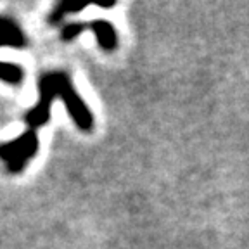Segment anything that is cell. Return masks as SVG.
I'll return each mask as SVG.
<instances>
[{
	"instance_id": "obj_1",
	"label": "cell",
	"mask_w": 249,
	"mask_h": 249,
	"mask_svg": "<svg viewBox=\"0 0 249 249\" xmlns=\"http://www.w3.org/2000/svg\"><path fill=\"white\" fill-rule=\"evenodd\" d=\"M54 99H61L68 109V114L82 132H90L93 126V114L87 102L74 90L71 76L66 71H49L38 78V102L24 114L28 130H38L45 126L51 118V106Z\"/></svg>"
},
{
	"instance_id": "obj_2",
	"label": "cell",
	"mask_w": 249,
	"mask_h": 249,
	"mask_svg": "<svg viewBox=\"0 0 249 249\" xmlns=\"http://www.w3.org/2000/svg\"><path fill=\"white\" fill-rule=\"evenodd\" d=\"M40 147V140L35 130H28L21 133L18 139L0 144V160L7 163L11 173H21L28 163L36 156Z\"/></svg>"
},
{
	"instance_id": "obj_3",
	"label": "cell",
	"mask_w": 249,
	"mask_h": 249,
	"mask_svg": "<svg viewBox=\"0 0 249 249\" xmlns=\"http://www.w3.org/2000/svg\"><path fill=\"white\" fill-rule=\"evenodd\" d=\"M83 31H93V35L97 38L99 47L106 52L116 51L118 47V33L114 30L113 23L106 19H93L89 23H70L61 30V40L62 42H71L76 38Z\"/></svg>"
},
{
	"instance_id": "obj_4",
	"label": "cell",
	"mask_w": 249,
	"mask_h": 249,
	"mask_svg": "<svg viewBox=\"0 0 249 249\" xmlns=\"http://www.w3.org/2000/svg\"><path fill=\"white\" fill-rule=\"evenodd\" d=\"M28 40L24 36L19 24L12 18L0 16V47H14V49H23L26 47Z\"/></svg>"
},
{
	"instance_id": "obj_5",
	"label": "cell",
	"mask_w": 249,
	"mask_h": 249,
	"mask_svg": "<svg viewBox=\"0 0 249 249\" xmlns=\"http://www.w3.org/2000/svg\"><path fill=\"white\" fill-rule=\"evenodd\" d=\"M89 2H83V4H73L70 0H61L54 5V9L49 14V24H57L64 19V16L68 14H76V12H82L83 9L89 7Z\"/></svg>"
},
{
	"instance_id": "obj_6",
	"label": "cell",
	"mask_w": 249,
	"mask_h": 249,
	"mask_svg": "<svg viewBox=\"0 0 249 249\" xmlns=\"http://www.w3.org/2000/svg\"><path fill=\"white\" fill-rule=\"evenodd\" d=\"M0 80L7 82L9 85H21L24 80V70L19 64L0 61Z\"/></svg>"
},
{
	"instance_id": "obj_7",
	"label": "cell",
	"mask_w": 249,
	"mask_h": 249,
	"mask_svg": "<svg viewBox=\"0 0 249 249\" xmlns=\"http://www.w3.org/2000/svg\"><path fill=\"white\" fill-rule=\"evenodd\" d=\"M93 5H97V7H102V9H111L116 5V2H114V0H111V2H93Z\"/></svg>"
}]
</instances>
